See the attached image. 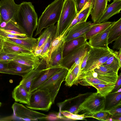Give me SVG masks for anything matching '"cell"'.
I'll list each match as a JSON object with an SVG mask.
<instances>
[{
  "label": "cell",
  "instance_id": "obj_1",
  "mask_svg": "<svg viewBox=\"0 0 121 121\" xmlns=\"http://www.w3.org/2000/svg\"><path fill=\"white\" fill-rule=\"evenodd\" d=\"M15 21L23 29L26 35L32 37L38 25V16L31 2H23L19 4Z\"/></svg>",
  "mask_w": 121,
  "mask_h": 121
},
{
  "label": "cell",
  "instance_id": "obj_2",
  "mask_svg": "<svg viewBox=\"0 0 121 121\" xmlns=\"http://www.w3.org/2000/svg\"><path fill=\"white\" fill-rule=\"evenodd\" d=\"M64 0H55L45 8L39 17L34 36L41 33L44 29L54 25L59 20Z\"/></svg>",
  "mask_w": 121,
  "mask_h": 121
},
{
  "label": "cell",
  "instance_id": "obj_3",
  "mask_svg": "<svg viewBox=\"0 0 121 121\" xmlns=\"http://www.w3.org/2000/svg\"><path fill=\"white\" fill-rule=\"evenodd\" d=\"M77 14L75 0H64L60 18L56 24L55 38L64 33Z\"/></svg>",
  "mask_w": 121,
  "mask_h": 121
},
{
  "label": "cell",
  "instance_id": "obj_4",
  "mask_svg": "<svg viewBox=\"0 0 121 121\" xmlns=\"http://www.w3.org/2000/svg\"><path fill=\"white\" fill-rule=\"evenodd\" d=\"M52 104L50 93L45 88L37 89L32 92L30 103L26 106L32 110L48 111Z\"/></svg>",
  "mask_w": 121,
  "mask_h": 121
},
{
  "label": "cell",
  "instance_id": "obj_5",
  "mask_svg": "<svg viewBox=\"0 0 121 121\" xmlns=\"http://www.w3.org/2000/svg\"><path fill=\"white\" fill-rule=\"evenodd\" d=\"M106 97L97 92L92 93L86 98L79 106L74 114L81 111L87 115L91 114L104 110Z\"/></svg>",
  "mask_w": 121,
  "mask_h": 121
},
{
  "label": "cell",
  "instance_id": "obj_6",
  "mask_svg": "<svg viewBox=\"0 0 121 121\" xmlns=\"http://www.w3.org/2000/svg\"><path fill=\"white\" fill-rule=\"evenodd\" d=\"M69 71L67 68L63 67L49 78L37 89H47L50 93L53 104H54L61 83L64 80Z\"/></svg>",
  "mask_w": 121,
  "mask_h": 121
},
{
  "label": "cell",
  "instance_id": "obj_7",
  "mask_svg": "<svg viewBox=\"0 0 121 121\" xmlns=\"http://www.w3.org/2000/svg\"><path fill=\"white\" fill-rule=\"evenodd\" d=\"M111 53L109 48H106L92 47L88 52L86 66L81 73L102 65L108 60Z\"/></svg>",
  "mask_w": 121,
  "mask_h": 121
},
{
  "label": "cell",
  "instance_id": "obj_8",
  "mask_svg": "<svg viewBox=\"0 0 121 121\" xmlns=\"http://www.w3.org/2000/svg\"><path fill=\"white\" fill-rule=\"evenodd\" d=\"M92 47L87 42L81 46L71 51L63 57L61 66L69 70L82 63L83 58Z\"/></svg>",
  "mask_w": 121,
  "mask_h": 121
},
{
  "label": "cell",
  "instance_id": "obj_9",
  "mask_svg": "<svg viewBox=\"0 0 121 121\" xmlns=\"http://www.w3.org/2000/svg\"><path fill=\"white\" fill-rule=\"evenodd\" d=\"M12 108L14 116L23 120H37L46 119L48 117L46 114L31 110L16 102L13 104Z\"/></svg>",
  "mask_w": 121,
  "mask_h": 121
},
{
  "label": "cell",
  "instance_id": "obj_10",
  "mask_svg": "<svg viewBox=\"0 0 121 121\" xmlns=\"http://www.w3.org/2000/svg\"><path fill=\"white\" fill-rule=\"evenodd\" d=\"M19 6V4H16L14 0L0 1V21L16 22L15 18Z\"/></svg>",
  "mask_w": 121,
  "mask_h": 121
},
{
  "label": "cell",
  "instance_id": "obj_11",
  "mask_svg": "<svg viewBox=\"0 0 121 121\" xmlns=\"http://www.w3.org/2000/svg\"><path fill=\"white\" fill-rule=\"evenodd\" d=\"M46 63L44 58L41 59V63L38 67L32 69L22 77L19 84H21L29 92L31 86L34 80L40 75L44 73L48 68H47Z\"/></svg>",
  "mask_w": 121,
  "mask_h": 121
},
{
  "label": "cell",
  "instance_id": "obj_12",
  "mask_svg": "<svg viewBox=\"0 0 121 121\" xmlns=\"http://www.w3.org/2000/svg\"><path fill=\"white\" fill-rule=\"evenodd\" d=\"M92 24L91 21L77 23L67 31L64 41L67 42L85 35L90 30Z\"/></svg>",
  "mask_w": 121,
  "mask_h": 121
},
{
  "label": "cell",
  "instance_id": "obj_13",
  "mask_svg": "<svg viewBox=\"0 0 121 121\" xmlns=\"http://www.w3.org/2000/svg\"><path fill=\"white\" fill-rule=\"evenodd\" d=\"M114 22L107 28L91 38L88 42L89 45L92 47L108 48V35Z\"/></svg>",
  "mask_w": 121,
  "mask_h": 121
},
{
  "label": "cell",
  "instance_id": "obj_14",
  "mask_svg": "<svg viewBox=\"0 0 121 121\" xmlns=\"http://www.w3.org/2000/svg\"><path fill=\"white\" fill-rule=\"evenodd\" d=\"M36 57L33 52L16 54L13 60L18 63L31 67L33 69L38 67L41 60Z\"/></svg>",
  "mask_w": 121,
  "mask_h": 121
},
{
  "label": "cell",
  "instance_id": "obj_15",
  "mask_svg": "<svg viewBox=\"0 0 121 121\" xmlns=\"http://www.w3.org/2000/svg\"><path fill=\"white\" fill-rule=\"evenodd\" d=\"M121 0L113 1L111 4L107 5L101 17L95 23H101L107 22L113 16L120 13Z\"/></svg>",
  "mask_w": 121,
  "mask_h": 121
},
{
  "label": "cell",
  "instance_id": "obj_16",
  "mask_svg": "<svg viewBox=\"0 0 121 121\" xmlns=\"http://www.w3.org/2000/svg\"><path fill=\"white\" fill-rule=\"evenodd\" d=\"M32 69L33 68L31 67L21 64L12 60L8 62L7 68L4 73L18 75L22 77Z\"/></svg>",
  "mask_w": 121,
  "mask_h": 121
},
{
  "label": "cell",
  "instance_id": "obj_17",
  "mask_svg": "<svg viewBox=\"0 0 121 121\" xmlns=\"http://www.w3.org/2000/svg\"><path fill=\"white\" fill-rule=\"evenodd\" d=\"M108 2L107 0H92L91 14L94 23H95L103 15L107 5Z\"/></svg>",
  "mask_w": 121,
  "mask_h": 121
},
{
  "label": "cell",
  "instance_id": "obj_18",
  "mask_svg": "<svg viewBox=\"0 0 121 121\" xmlns=\"http://www.w3.org/2000/svg\"><path fill=\"white\" fill-rule=\"evenodd\" d=\"M62 68L59 67L48 69L44 73L39 76L34 81L30 87V93L31 94L37 90L49 78Z\"/></svg>",
  "mask_w": 121,
  "mask_h": 121
},
{
  "label": "cell",
  "instance_id": "obj_19",
  "mask_svg": "<svg viewBox=\"0 0 121 121\" xmlns=\"http://www.w3.org/2000/svg\"><path fill=\"white\" fill-rule=\"evenodd\" d=\"M31 95V94L20 84L14 88L12 93V97L16 102L27 105L30 103Z\"/></svg>",
  "mask_w": 121,
  "mask_h": 121
},
{
  "label": "cell",
  "instance_id": "obj_20",
  "mask_svg": "<svg viewBox=\"0 0 121 121\" xmlns=\"http://www.w3.org/2000/svg\"><path fill=\"white\" fill-rule=\"evenodd\" d=\"M65 42L64 40L60 45L52 53L49 63V68L62 67L61 65L63 56Z\"/></svg>",
  "mask_w": 121,
  "mask_h": 121
},
{
  "label": "cell",
  "instance_id": "obj_21",
  "mask_svg": "<svg viewBox=\"0 0 121 121\" xmlns=\"http://www.w3.org/2000/svg\"><path fill=\"white\" fill-rule=\"evenodd\" d=\"M3 38L4 41L2 50L6 53L18 54L33 52L24 48L16 43Z\"/></svg>",
  "mask_w": 121,
  "mask_h": 121
},
{
  "label": "cell",
  "instance_id": "obj_22",
  "mask_svg": "<svg viewBox=\"0 0 121 121\" xmlns=\"http://www.w3.org/2000/svg\"><path fill=\"white\" fill-rule=\"evenodd\" d=\"M4 38L16 43L32 52L36 48L37 44V39L33 37H28L26 38L22 39Z\"/></svg>",
  "mask_w": 121,
  "mask_h": 121
},
{
  "label": "cell",
  "instance_id": "obj_23",
  "mask_svg": "<svg viewBox=\"0 0 121 121\" xmlns=\"http://www.w3.org/2000/svg\"><path fill=\"white\" fill-rule=\"evenodd\" d=\"M87 42L84 35L65 42L63 52V57L73 50L81 46Z\"/></svg>",
  "mask_w": 121,
  "mask_h": 121
},
{
  "label": "cell",
  "instance_id": "obj_24",
  "mask_svg": "<svg viewBox=\"0 0 121 121\" xmlns=\"http://www.w3.org/2000/svg\"><path fill=\"white\" fill-rule=\"evenodd\" d=\"M112 22H107L101 23H92L90 30L85 35L86 40L89 39L93 36L107 28Z\"/></svg>",
  "mask_w": 121,
  "mask_h": 121
},
{
  "label": "cell",
  "instance_id": "obj_25",
  "mask_svg": "<svg viewBox=\"0 0 121 121\" xmlns=\"http://www.w3.org/2000/svg\"><path fill=\"white\" fill-rule=\"evenodd\" d=\"M121 35V18L114 22L108 34V44L112 43Z\"/></svg>",
  "mask_w": 121,
  "mask_h": 121
},
{
  "label": "cell",
  "instance_id": "obj_26",
  "mask_svg": "<svg viewBox=\"0 0 121 121\" xmlns=\"http://www.w3.org/2000/svg\"><path fill=\"white\" fill-rule=\"evenodd\" d=\"M80 74L92 77L108 83H115L118 76H110L102 75L95 72L93 69L84 72Z\"/></svg>",
  "mask_w": 121,
  "mask_h": 121
},
{
  "label": "cell",
  "instance_id": "obj_27",
  "mask_svg": "<svg viewBox=\"0 0 121 121\" xmlns=\"http://www.w3.org/2000/svg\"><path fill=\"white\" fill-rule=\"evenodd\" d=\"M56 25H51L45 28L41 34H40L39 37L37 38V45L35 49L43 47L47 38L56 29Z\"/></svg>",
  "mask_w": 121,
  "mask_h": 121
},
{
  "label": "cell",
  "instance_id": "obj_28",
  "mask_svg": "<svg viewBox=\"0 0 121 121\" xmlns=\"http://www.w3.org/2000/svg\"><path fill=\"white\" fill-rule=\"evenodd\" d=\"M56 28V29L47 39L43 46L41 54L42 58L44 59L46 61L47 68H49L48 60L49 49L51 42L55 38Z\"/></svg>",
  "mask_w": 121,
  "mask_h": 121
},
{
  "label": "cell",
  "instance_id": "obj_29",
  "mask_svg": "<svg viewBox=\"0 0 121 121\" xmlns=\"http://www.w3.org/2000/svg\"><path fill=\"white\" fill-rule=\"evenodd\" d=\"M115 83H109L107 84H93L91 86L95 88L97 92L101 95L106 97L113 91Z\"/></svg>",
  "mask_w": 121,
  "mask_h": 121
},
{
  "label": "cell",
  "instance_id": "obj_30",
  "mask_svg": "<svg viewBox=\"0 0 121 121\" xmlns=\"http://www.w3.org/2000/svg\"><path fill=\"white\" fill-rule=\"evenodd\" d=\"M92 0H90L78 13V23L86 22L88 17L91 14L92 9Z\"/></svg>",
  "mask_w": 121,
  "mask_h": 121
},
{
  "label": "cell",
  "instance_id": "obj_31",
  "mask_svg": "<svg viewBox=\"0 0 121 121\" xmlns=\"http://www.w3.org/2000/svg\"><path fill=\"white\" fill-rule=\"evenodd\" d=\"M101 65L106 66L118 74V70L121 67V64L114 55L111 53L107 61Z\"/></svg>",
  "mask_w": 121,
  "mask_h": 121
},
{
  "label": "cell",
  "instance_id": "obj_32",
  "mask_svg": "<svg viewBox=\"0 0 121 121\" xmlns=\"http://www.w3.org/2000/svg\"><path fill=\"white\" fill-rule=\"evenodd\" d=\"M108 95V109L121 102V88L116 91L111 92Z\"/></svg>",
  "mask_w": 121,
  "mask_h": 121
},
{
  "label": "cell",
  "instance_id": "obj_33",
  "mask_svg": "<svg viewBox=\"0 0 121 121\" xmlns=\"http://www.w3.org/2000/svg\"><path fill=\"white\" fill-rule=\"evenodd\" d=\"M95 72L107 76L118 77V74L111 69L104 66H97L93 69Z\"/></svg>",
  "mask_w": 121,
  "mask_h": 121
},
{
  "label": "cell",
  "instance_id": "obj_34",
  "mask_svg": "<svg viewBox=\"0 0 121 121\" xmlns=\"http://www.w3.org/2000/svg\"><path fill=\"white\" fill-rule=\"evenodd\" d=\"M65 37V36L63 33L61 35L55 38L51 42L49 49V62L52 53L61 44L64 40Z\"/></svg>",
  "mask_w": 121,
  "mask_h": 121
},
{
  "label": "cell",
  "instance_id": "obj_35",
  "mask_svg": "<svg viewBox=\"0 0 121 121\" xmlns=\"http://www.w3.org/2000/svg\"><path fill=\"white\" fill-rule=\"evenodd\" d=\"M106 110L101 111L91 114L87 115V118H95L98 120L108 121V120L111 116Z\"/></svg>",
  "mask_w": 121,
  "mask_h": 121
},
{
  "label": "cell",
  "instance_id": "obj_36",
  "mask_svg": "<svg viewBox=\"0 0 121 121\" xmlns=\"http://www.w3.org/2000/svg\"><path fill=\"white\" fill-rule=\"evenodd\" d=\"M60 112L65 117L73 120H82L87 118V115L85 113L78 115L71 113L66 110H61Z\"/></svg>",
  "mask_w": 121,
  "mask_h": 121
},
{
  "label": "cell",
  "instance_id": "obj_37",
  "mask_svg": "<svg viewBox=\"0 0 121 121\" xmlns=\"http://www.w3.org/2000/svg\"><path fill=\"white\" fill-rule=\"evenodd\" d=\"M0 36L3 38H11L17 39L26 38L28 37L26 35H16L7 32L0 29Z\"/></svg>",
  "mask_w": 121,
  "mask_h": 121
},
{
  "label": "cell",
  "instance_id": "obj_38",
  "mask_svg": "<svg viewBox=\"0 0 121 121\" xmlns=\"http://www.w3.org/2000/svg\"><path fill=\"white\" fill-rule=\"evenodd\" d=\"M121 102L106 110L110 114L113 115L121 116Z\"/></svg>",
  "mask_w": 121,
  "mask_h": 121
},
{
  "label": "cell",
  "instance_id": "obj_39",
  "mask_svg": "<svg viewBox=\"0 0 121 121\" xmlns=\"http://www.w3.org/2000/svg\"><path fill=\"white\" fill-rule=\"evenodd\" d=\"M16 55L6 53L2 49L0 52V61L9 62L13 60Z\"/></svg>",
  "mask_w": 121,
  "mask_h": 121
},
{
  "label": "cell",
  "instance_id": "obj_40",
  "mask_svg": "<svg viewBox=\"0 0 121 121\" xmlns=\"http://www.w3.org/2000/svg\"><path fill=\"white\" fill-rule=\"evenodd\" d=\"M82 63L77 64L73 68L70 69L69 71L72 74L75 79V82L80 73V69Z\"/></svg>",
  "mask_w": 121,
  "mask_h": 121
},
{
  "label": "cell",
  "instance_id": "obj_41",
  "mask_svg": "<svg viewBox=\"0 0 121 121\" xmlns=\"http://www.w3.org/2000/svg\"><path fill=\"white\" fill-rule=\"evenodd\" d=\"M65 85L69 87L72 86L74 84L75 79L71 73L69 71L65 78Z\"/></svg>",
  "mask_w": 121,
  "mask_h": 121
},
{
  "label": "cell",
  "instance_id": "obj_42",
  "mask_svg": "<svg viewBox=\"0 0 121 121\" xmlns=\"http://www.w3.org/2000/svg\"><path fill=\"white\" fill-rule=\"evenodd\" d=\"M90 0H75L78 13L83 8L86 4Z\"/></svg>",
  "mask_w": 121,
  "mask_h": 121
},
{
  "label": "cell",
  "instance_id": "obj_43",
  "mask_svg": "<svg viewBox=\"0 0 121 121\" xmlns=\"http://www.w3.org/2000/svg\"><path fill=\"white\" fill-rule=\"evenodd\" d=\"M115 41L112 47L113 49L119 50L121 49V35H120Z\"/></svg>",
  "mask_w": 121,
  "mask_h": 121
},
{
  "label": "cell",
  "instance_id": "obj_44",
  "mask_svg": "<svg viewBox=\"0 0 121 121\" xmlns=\"http://www.w3.org/2000/svg\"><path fill=\"white\" fill-rule=\"evenodd\" d=\"M121 73L118 76L117 80L115 83L114 88L111 92L116 91L121 88Z\"/></svg>",
  "mask_w": 121,
  "mask_h": 121
},
{
  "label": "cell",
  "instance_id": "obj_45",
  "mask_svg": "<svg viewBox=\"0 0 121 121\" xmlns=\"http://www.w3.org/2000/svg\"><path fill=\"white\" fill-rule=\"evenodd\" d=\"M9 62L0 61V73H4L5 70L7 69Z\"/></svg>",
  "mask_w": 121,
  "mask_h": 121
},
{
  "label": "cell",
  "instance_id": "obj_46",
  "mask_svg": "<svg viewBox=\"0 0 121 121\" xmlns=\"http://www.w3.org/2000/svg\"><path fill=\"white\" fill-rule=\"evenodd\" d=\"M109 50L111 53L113 54L118 59L120 63L121 64V49L119 51H114L109 48Z\"/></svg>",
  "mask_w": 121,
  "mask_h": 121
},
{
  "label": "cell",
  "instance_id": "obj_47",
  "mask_svg": "<svg viewBox=\"0 0 121 121\" xmlns=\"http://www.w3.org/2000/svg\"><path fill=\"white\" fill-rule=\"evenodd\" d=\"M88 52L87 53L83 59L81 65L80 73H82L86 66L88 57Z\"/></svg>",
  "mask_w": 121,
  "mask_h": 121
},
{
  "label": "cell",
  "instance_id": "obj_48",
  "mask_svg": "<svg viewBox=\"0 0 121 121\" xmlns=\"http://www.w3.org/2000/svg\"><path fill=\"white\" fill-rule=\"evenodd\" d=\"M43 48V47H42L39 49H35L33 51V52L35 56L41 59L43 58L41 54Z\"/></svg>",
  "mask_w": 121,
  "mask_h": 121
},
{
  "label": "cell",
  "instance_id": "obj_49",
  "mask_svg": "<svg viewBox=\"0 0 121 121\" xmlns=\"http://www.w3.org/2000/svg\"><path fill=\"white\" fill-rule=\"evenodd\" d=\"M78 106L77 105L73 106L71 107L69 110L66 111H68L71 113L74 114L77 110Z\"/></svg>",
  "mask_w": 121,
  "mask_h": 121
},
{
  "label": "cell",
  "instance_id": "obj_50",
  "mask_svg": "<svg viewBox=\"0 0 121 121\" xmlns=\"http://www.w3.org/2000/svg\"><path fill=\"white\" fill-rule=\"evenodd\" d=\"M111 117L112 121H121V116L113 115H111Z\"/></svg>",
  "mask_w": 121,
  "mask_h": 121
},
{
  "label": "cell",
  "instance_id": "obj_51",
  "mask_svg": "<svg viewBox=\"0 0 121 121\" xmlns=\"http://www.w3.org/2000/svg\"><path fill=\"white\" fill-rule=\"evenodd\" d=\"M3 41V38L0 36V52L2 49Z\"/></svg>",
  "mask_w": 121,
  "mask_h": 121
},
{
  "label": "cell",
  "instance_id": "obj_52",
  "mask_svg": "<svg viewBox=\"0 0 121 121\" xmlns=\"http://www.w3.org/2000/svg\"><path fill=\"white\" fill-rule=\"evenodd\" d=\"M1 104H2V103L0 102V107L1 105Z\"/></svg>",
  "mask_w": 121,
  "mask_h": 121
},
{
  "label": "cell",
  "instance_id": "obj_53",
  "mask_svg": "<svg viewBox=\"0 0 121 121\" xmlns=\"http://www.w3.org/2000/svg\"><path fill=\"white\" fill-rule=\"evenodd\" d=\"M111 0H109V2H110ZM113 0V1H114V0Z\"/></svg>",
  "mask_w": 121,
  "mask_h": 121
},
{
  "label": "cell",
  "instance_id": "obj_54",
  "mask_svg": "<svg viewBox=\"0 0 121 121\" xmlns=\"http://www.w3.org/2000/svg\"><path fill=\"white\" fill-rule=\"evenodd\" d=\"M107 0L109 2V0Z\"/></svg>",
  "mask_w": 121,
  "mask_h": 121
},
{
  "label": "cell",
  "instance_id": "obj_55",
  "mask_svg": "<svg viewBox=\"0 0 121 121\" xmlns=\"http://www.w3.org/2000/svg\"></svg>",
  "mask_w": 121,
  "mask_h": 121
}]
</instances>
